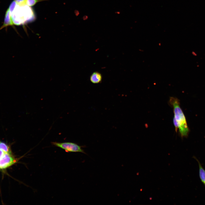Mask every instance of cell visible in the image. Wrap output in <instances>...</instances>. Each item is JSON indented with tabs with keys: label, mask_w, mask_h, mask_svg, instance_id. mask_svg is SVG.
Returning a JSON list of instances; mask_svg holds the SVG:
<instances>
[{
	"label": "cell",
	"mask_w": 205,
	"mask_h": 205,
	"mask_svg": "<svg viewBox=\"0 0 205 205\" xmlns=\"http://www.w3.org/2000/svg\"><path fill=\"white\" fill-rule=\"evenodd\" d=\"M17 2V4H22L25 2L26 0H15Z\"/></svg>",
	"instance_id": "cell-11"
},
{
	"label": "cell",
	"mask_w": 205,
	"mask_h": 205,
	"mask_svg": "<svg viewBox=\"0 0 205 205\" xmlns=\"http://www.w3.org/2000/svg\"><path fill=\"white\" fill-rule=\"evenodd\" d=\"M0 149L3 150L5 153L11 154V150L9 146L7 144L0 140Z\"/></svg>",
	"instance_id": "cell-7"
},
{
	"label": "cell",
	"mask_w": 205,
	"mask_h": 205,
	"mask_svg": "<svg viewBox=\"0 0 205 205\" xmlns=\"http://www.w3.org/2000/svg\"><path fill=\"white\" fill-rule=\"evenodd\" d=\"M89 18L88 16L87 15H85L83 17V19L84 20H86L88 19Z\"/></svg>",
	"instance_id": "cell-12"
},
{
	"label": "cell",
	"mask_w": 205,
	"mask_h": 205,
	"mask_svg": "<svg viewBox=\"0 0 205 205\" xmlns=\"http://www.w3.org/2000/svg\"><path fill=\"white\" fill-rule=\"evenodd\" d=\"M13 24L11 15L8 9L5 13L3 24L0 28V30L9 26H13Z\"/></svg>",
	"instance_id": "cell-4"
},
{
	"label": "cell",
	"mask_w": 205,
	"mask_h": 205,
	"mask_svg": "<svg viewBox=\"0 0 205 205\" xmlns=\"http://www.w3.org/2000/svg\"><path fill=\"white\" fill-rule=\"evenodd\" d=\"M193 158L197 161L198 163L200 177L202 182L205 186V170L198 159L194 156Z\"/></svg>",
	"instance_id": "cell-6"
},
{
	"label": "cell",
	"mask_w": 205,
	"mask_h": 205,
	"mask_svg": "<svg viewBox=\"0 0 205 205\" xmlns=\"http://www.w3.org/2000/svg\"><path fill=\"white\" fill-rule=\"evenodd\" d=\"M102 80L101 74L98 72L93 73L90 77V80L93 83L97 84L100 83Z\"/></svg>",
	"instance_id": "cell-5"
},
{
	"label": "cell",
	"mask_w": 205,
	"mask_h": 205,
	"mask_svg": "<svg viewBox=\"0 0 205 205\" xmlns=\"http://www.w3.org/2000/svg\"><path fill=\"white\" fill-rule=\"evenodd\" d=\"M53 145L59 147L67 152H80L85 153L81 146L77 144L71 142H52Z\"/></svg>",
	"instance_id": "cell-2"
},
{
	"label": "cell",
	"mask_w": 205,
	"mask_h": 205,
	"mask_svg": "<svg viewBox=\"0 0 205 205\" xmlns=\"http://www.w3.org/2000/svg\"><path fill=\"white\" fill-rule=\"evenodd\" d=\"M47 0H26L25 3L28 6L31 7L34 6L37 3Z\"/></svg>",
	"instance_id": "cell-8"
},
{
	"label": "cell",
	"mask_w": 205,
	"mask_h": 205,
	"mask_svg": "<svg viewBox=\"0 0 205 205\" xmlns=\"http://www.w3.org/2000/svg\"><path fill=\"white\" fill-rule=\"evenodd\" d=\"M116 13H117V14H119L120 13V12H116Z\"/></svg>",
	"instance_id": "cell-13"
},
{
	"label": "cell",
	"mask_w": 205,
	"mask_h": 205,
	"mask_svg": "<svg viewBox=\"0 0 205 205\" xmlns=\"http://www.w3.org/2000/svg\"><path fill=\"white\" fill-rule=\"evenodd\" d=\"M16 162V160L11 154L5 153L3 157L0 159V168L5 169Z\"/></svg>",
	"instance_id": "cell-3"
},
{
	"label": "cell",
	"mask_w": 205,
	"mask_h": 205,
	"mask_svg": "<svg viewBox=\"0 0 205 205\" xmlns=\"http://www.w3.org/2000/svg\"><path fill=\"white\" fill-rule=\"evenodd\" d=\"M169 102L173 108L174 118L178 126V130L182 138L187 137L189 130L185 117L180 106L179 100L177 98L171 97Z\"/></svg>",
	"instance_id": "cell-1"
},
{
	"label": "cell",
	"mask_w": 205,
	"mask_h": 205,
	"mask_svg": "<svg viewBox=\"0 0 205 205\" xmlns=\"http://www.w3.org/2000/svg\"><path fill=\"white\" fill-rule=\"evenodd\" d=\"M5 153L3 150L0 149V159L3 157Z\"/></svg>",
	"instance_id": "cell-10"
},
{
	"label": "cell",
	"mask_w": 205,
	"mask_h": 205,
	"mask_svg": "<svg viewBox=\"0 0 205 205\" xmlns=\"http://www.w3.org/2000/svg\"><path fill=\"white\" fill-rule=\"evenodd\" d=\"M17 4V3L16 1L15 0H14L10 4L8 9L10 14L13 12L16 7Z\"/></svg>",
	"instance_id": "cell-9"
}]
</instances>
